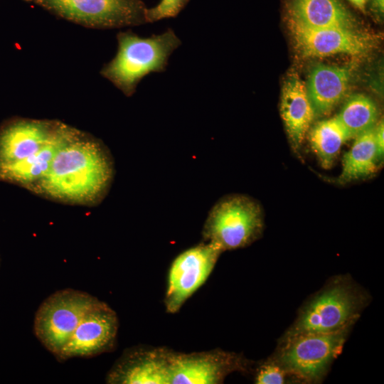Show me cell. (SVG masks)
I'll return each mask as SVG.
<instances>
[{
	"label": "cell",
	"mask_w": 384,
	"mask_h": 384,
	"mask_svg": "<svg viewBox=\"0 0 384 384\" xmlns=\"http://www.w3.org/2000/svg\"><path fill=\"white\" fill-rule=\"evenodd\" d=\"M374 127L356 137L351 148L345 154L338 178L341 183L364 178L375 172L380 160Z\"/></svg>",
	"instance_id": "cell-18"
},
{
	"label": "cell",
	"mask_w": 384,
	"mask_h": 384,
	"mask_svg": "<svg viewBox=\"0 0 384 384\" xmlns=\"http://www.w3.org/2000/svg\"><path fill=\"white\" fill-rule=\"evenodd\" d=\"M108 376L112 383L168 384V351L132 352Z\"/></svg>",
	"instance_id": "cell-16"
},
{
	"label": "cell",
	"mask_w": 384,
	"mask_h": 384,
	"mask_svg": "<svg viewBox=\"0 0 384 384\" xmlns=\"http://www.w3.org/2000/svg\"><path fill=\"white\" fill-rule=\"evenodd\" d=\"M348 328L326 334H306L285 339L279 363L306 381H318L341 351Z\"/></svg>",
	"instance_id": "cell-6"
},
{
	"label": "cell",
	"mask_w": 384,
	"mask_h": 384,
	"mask_svg": "<svg viewBox=\"0 0 384 384\" xmlns=\"http://www.w3.org/2000/svg\"><path fill=\"white\" fill-rule=\"evenodd\" d=\"M117 51L100 74L126 96H132L139 82L151 73L164 72L171 53L181 44L171 28L159 35L140 37L132 31L117 34Z\"/></svg>",
	"instance_id": "cell-2"
},
{
	"label": "cell",
	"mask_w": 384,
	"mask_h": 384,
	"mask_svg": "<svg viewBox=\"0 0 384 384\" xmlns=\"http://www.w3.org/2000/svg\"><path fill=\"white\" fill-rule=\"evenodd\" d=\"M98 299L82 291L59 290L38 309L33 329L37 338L57 358L77 326Z\"/></svg>",
	"instance_id": "cell-4"
},
{
	"label": "cell",
	"mask_w": 384,
	"mask_h": 384,
	"mask_svg": "<svg viewBox=\"0 0 384 384\" xmlns=\"http://www.w3.org/2000/svg\"><path fill=\"white\" fill-rule=\"evenodd\" d=\"M286 373L279 364L266 363L258 370L255 383L257 384H282L285 382Z\"/></svg>",
	"instance_id": "cell-22"
},
{
	"label": "cell",
	"mask_w": 384,
	"mask_h": 384,
	"mask_svg": "<svg viewBox=\"0 0 384 384\" xmlns=\"http://www.w3.org/2000/svg\"><path fill=\"white\" fill-rule=\"evenodd\" d=\"M76 130L58 122L51 137L41 149L23 160L0 165V179L35 186L48 173L58 150Z\"/></svg>",
	"instance_id": "cell-13"
},
{
	"label": "cell",
	"mask_w": 384,
	"mask_h": 384,
	"mask_svg": "<svg viewBox=\"0 0 384 384\" xmlns=\"http://www.w3.org/2000/svg\"><path fill=\"white\" fill-rule=\"evenodd\" d=\"M355 6L359 8L361 10H364L366 0H349Z\"/></svg>",
	"instance_id": "cell-25"
},
{
	"label": "cell",
	"mask_w": 384,
	"mask_h": 384,
	"mask_svg": "<svg viewBox=\"0 0 384 384\" xmlns=\"http://www.w3.org/2000/svg\"><path fill=\"white\" fill-rule=\"evenodd\" d=\"M346 67L318 64L311 68L306 85L315 117L329 114L345 97L351 79Z\"/></svg>",
	"instance_id": "cell-14"
},
{
	"label": "cell",
	"mask_w": 384,
	"mask_h": 384,
	"mask_svg": "<svg viewBox=\"0 0 384 384\" xmlns=\"http://www.w3.org/2000/svg\"><path fill=\"white\" fill-rule=\"evenodd\" d=\"M112 172L105 147L77 129L58 150L48 173L34 187L55 198L93 202L107 191Z\"/></svg>",
	"instance_id": "cell-1"
},
{
	"label": "cell",
	"mask_w": 384,
	"mask_h": 384,
	"mask_svg": "<svg viewBox=\"0 0 384 384\" xmlns=\"http://www.w3.org/2000/svg\"><path fill=\"white\" fill-rule=\"evenodd\" d=\"M336 116L352 139L375 126L379 111L370 97L356 94L347 100Z\"/></svg>",
	"instance_id": "cell-20"
},
{
	"label": "cell",
	"mask_w": 384,
	"mask_h": 384,
	"mask_svg": "<svg viewBox=\"0 0 384 384\" xmlns=\"http://www.w3.org/2000/svg\"><path fill=\"white\" fill-rule=\"evenodd\" d=\"M350 139L336 116L317 122L309 133L311 147L324 168L331 166L341 146Z\"/></svg>",
	"instance_id": "cell-19"
},
{
	"label": "cell",
	"mask_w": 384,
	"mask_h": 384,
	"mask_svg": "<svg viewBox=\"0 0 384 384\" xmlns=\"http://www.w3.org/2000/svg\"><path fill=\"white\" fill-rule=\"evenodd\" d=\"M58 122L18 119L0 131V165L23 160L41 149L54 132Z\"/></svg>",
	"instance_id": "cell-12"
},
{
	"label": "cell",
	"mask_w": 384,
	"mask_h": 384,
	"mask_svg": "<svg viewBox=\"0 0 384 384\" xmlns=\"http://www.w3.org/2000/svg\"><path fill=\"white\" fill-rule=\"evenodd\" d=\"M222 252L218 245L205 242L183 252L174 260L165 298L169 312H176L205 282Z\"/></svg>",
	"instance_id": "cell-8"
},
{
	"label": "cell",
	"mask_w": 384,
	"mask_h": 384,
	"mask_svg": "<svg viewBox=\"0 0 384 384\" xmlns=\"http://www.w3.org/2000/svg\"><path fill=\"white\" fill-rule=\"evenodd\" d=\"M280 112L292 147L297 150L315 117L305 83L293 75L286 80L281 97Z\"/></svg>",
	"instance_id": "cell-15"
},
{
	"label": "cell",
	"mask_w": 384,
	"mask_h": 384,
	"mask_svg": "<svg viewBox=\"0 0 384 384\" xmlns=\"http://www.w3.org/2000/svg\"><path fill=\"white\" fill-rule=\"evenodd\" d=\"M290 28L297 48L306 57L365 54L374 43L369 34L356 28H308L292 21Z\"/></svg>",
	"instance_id": "cell-9"
},
{
	"label": "cell",
	"mask_w": 384,
	"mask_h": 384,
	"mask_svg": "<svg viewBox=\"0 0 384 384\" xmlns=\"http://www.w3.org/2000/svg\"><path fill=\"white\" fill-rule=\"evenodd\" d=\"M290 21L308 28H356L349 11L338 0H292Z\"/></svg>",
	"instance_id": "cell-17"
},
{
	"label": "cell",
	"mask_w": 384,
	"mask_h": 384,
	"mask_svg": "<svg viewBox=\"0 0 384 384\" xmlns=\"http://www.w3.org/2000/svg\"><path fill=\"white\" fill-rule=\"evenodd\" d=\"M359 300L346 285L338 284L316 297L303 310L286 338L306 334H326L348 328L356 317Z\"/></svg>",
	"instance_id": "cell-7"
},
{
	"label": "cell",
	"mask_w": 384,
	"mask_h": 384,
	"mask_svg": "<svg viewBox=\"0 0 384 384\" xmlns=\"http://www.w3.org/2000/svg\"><path fill=\"white\" fill-rule=\"evenodd\" d=\"M118 329L116 313L100 300L84 316L58 358L93 356L110 350Z\"/></svg>",
	"instance_id": "cell-10"
},
{
	"label": "cell",
	"mask_w": 384,
	"mask_h": 384,
	"mask_svg": "<svg viewBox=\"0 0 384 384\" xmlns=\"http://www.w3.org/2000/svg\"><path fill=\"white\" fill-rule=\"evenodd\" d=\"M374 7L381 14H383L384 3L383 0H373Z\"/></svg>",
	"instance_id": "cell-24"
},
{
	"label": "cell",
	"mask_w": 384,
	"mask_h": 384,
	"mask_svg": "<svg viewBox=\"0 0 384 384\" xmlns=\"http://www.w3.org/2000/svg\"><path fill=\"white\" fill-rule=\"evenodd\" d=\"M189 0H161L154 7L147 9L148 23L176 17L187 5Z\"/></svg>",
	"instance_id": "cell-21"
},
{
	"label": "cell",
	"mask_w": 384,
	"mask_h": 384,
	"mask_svg": "<svg viewBox=\"0 0 384 384\" xmlns=\"http://www.w3.org/2000/svg\"><path fill=\"white\" fill-rule=\"evenodd\" d=\"M374 132H375V142L377 145L378 156L381 161V159H383V154H384V140H383L384 127H383V121L379 122L378 123L375 124L374 127Z\"/></svg>",
	"instance_id": "cell-23"
},
{
	"label": "cell",
	"mask_w": 384,
	"mask_h": 384,
	"mask_svg": "<svg viewBox=\"0 0 384 384\" xmlns=\"http://www.w3.org/2000/svg\"><path fill=\"white\" fill-rule=\"evenodd\" d=\"M263 215L260 204L252 198L233 194L220 199L210 209L204 223L205 242L223 251L250 245L260 235Z\"/></svg>",
	"instance_id": "cell-3"
},
{
	"label": "cell",
	"mask_w": 384,
	"mask_h": 384,
	"mask_svg": "<svg viewBox=\"0 0 384 384\" xmlns=\"http://www.w3.org/2000/svg\"><path fill=\"white\" fill-rule=\"evenodd\" d=\"M53 14L92 28L134 26L147 22L142 0H26Z\"/></svg>",
	"instance_id": "cell-5"
},
{
	"label": "cell",
	"mask_w": 384,
	"mask_h": 384,
	"mask_svg": "<svg viewBox=\"0 0 384 384\" xmlns=\"http://www.w3.org/2000/svg\"><path fill=\"white\" fill-rule=\"evenodd\" d=\"M238 365V358L224 352L191 354L168 351V384H213Z\"/></svg>",
	"instance_id": "cell-11"
}]
</instances>
